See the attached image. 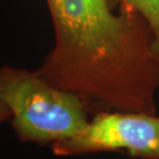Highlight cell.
Returning a JSON list of instances; mask_svg holds the SVG:
<instances>
[{"label": "cell", "mask_w": 159, "mask_h": 159, "mask_svg": "<svg viewBox=\"0 0 159 159\" xmlns=\"http://www.w3.org/2000/svg\"><path fill=\"white\" fill-rule=\"evenodd\" d=\"M11 119V111L8 106L6 105L5 102H2L0 100V125L2 123H5L6 120Z\"/></svg>", "instance_id": "5"}, {"label": "cell", "mask_w": 159, "mask_h": 159, "mask_svg": "<svg viewBox=\"0 0 159 159\" xmlns=\"http://www.w3.org/2000/svg\"><path fill=\"white\" fill-rule=\"evenodd\" d=\"M123 2L148 21L153 32L156 53L159 57V0H123Z\"/></svg>", "instance_id": "4"}, {"label": "cell", "mask_w": 159, "mask_h": 159, "mask_svg": "<svg viewBox=\"0 0 159 159\" xmlns=\"http://www.w3.org/2000/svg\"><path fill=\"white\" fill-rule=\"evenodd\" d=\"M54 41L37 72L90 113L157 114L159 57L148 21L123 0H46Z\"/></svg>", "instance_id": "1"}, {"label": "cell", "mask_w": 159, "mask_h": 159, "mask_svg": "<svg viewBox=\"0 0 159 159\" xmlns=\"http://www.w3.org/2000/svg\"><path fill=\"white\" fill-rule=\"evenodd\" d=\"M59 157L126 150L143 159H159V117L157 114L102 111L67 139L51 145Z\"/></svg>", "instance_id": "3"}, {"label": "cell", "mask_w": 159, "mask_h": 159, "mask_svg": "<svg viewBox=\"0 0 159 159\" xmlns=\"http://www.w3.org/2000/svg\"><path fill=\"white\" fill-rule=\"evenodd\" d=\"M0 100L11 111L16 137L25 144L52 145L77 134L90 121L79 97L53 86L37 70L0 66Z\"/></svg>", "instance_id": "2"}]
</instances>
